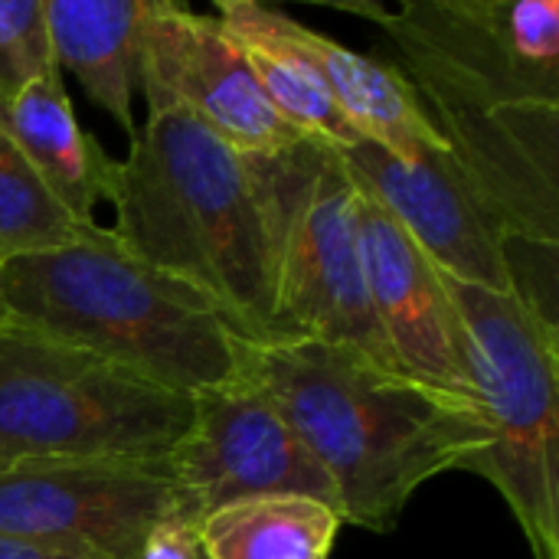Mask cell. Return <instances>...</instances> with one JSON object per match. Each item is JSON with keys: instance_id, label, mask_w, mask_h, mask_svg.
Masks as SVG:
<instances>
[{"instance_id": "cell-1", "label": "cell", "mask_w": 559, "mask_h": 559, "mask_svg": "<svg viewBox=\"0 0 559 559\" xmlns=\"http://www.w3.org/2000/svg\"><path fill=\"white\" fill-rule=\"evenodd\" d=\"M239 377L292 426L334 488L344 524L386 534L409 498L488 445L475 403L321 341L239 344Z\"/></svg>"}, {"instance_id": "cell-2", "label": "cell", "mask_w": 559, "mask_h": 559, "mask_svg": "<svg viewBox=\"0 0 559 559\" xmlns=\"http://www.w3.org/2000/svg\"><path fill=\"white\" fill-rule=\"evenodd\" d=\"M111 236L203 295L249 344L272 337L275 219L255 154L180 111H151L115 160Z\"/></svg>"}, {"instance_id": "cell-3", "label": "cell", "mask_w": 559, "mask_h": 559, "mask_svg": "<svg viewBox=\"0 0 559 559\" xmlns=\"http://www.w3.org/2000/svg\"><path fill=\"white\" fill-rule=\"evenodd\" d=\"M0 318L180 396L239 380L242 337L223 314L105 226L72 246L0 262Z\"/></svg>"}, {"instance_id": "cell-4", "label": "cell", "mask_w": 559, "mask_h": 559, "mask_svg": "<svg viewBox=\"0 0 559 559\" xmlns=\"http://www.w3.org/2000/svg\"><path fill=\"white\" fill-rule=\"evenodd\" d=\"M472 403L488 445L462 472L481 475L514 511L534 559H559V331L518 295L442 275Z\"/></svg>"}, {"instance_id": "cell-5", "label": "cell", "mask_w": 559, "mask_h": 559, "mask_svg": "<svg viewBox=\"0 0 559 559\" xmlns=\"http://www.w3.org/2000/svg\"><path fill=\"white\" fill-rule=\"evenodd\" d=\"M190 416V396L0 324V472L33 462L167 465Z\"/></svg>"}, {"instance_id": "cell-6", "label": "cell", "mask_w": 559, "mask_h": 559, "mask_svg": "<svg viewBox=\"0 0 559 559\" xmlns=\"http://www.w3.org/2000/svg\"><path fill=\"white\" fill-rule=\"evenodd\" d=\"M255 157L275 219V314L265 344H347L400 370L367 301L357 180L344 154L305 138Z\"/></svg>"}, {"instance_id": "cell-7", "label": "cell", "mask_w": 559, "mask_h": 559, "mask_svg": "<svg viewBox=\"0 0 559 559\" xmlns=\"http://www.w3.org/2000/svg\"><path fill=\"white\" fill-rule=\"evenodd\" d=\"M373 16L426 111L559 105L557 0H409Z\"/></svg>"}, {"instance_id": "cell-8", "label": "cell", "mask_w": 559, "mask_h": 559, "mask_svg": "<svg viewBox=\"0 0 559 559\" xmlns=\"http://www.w3.org/2000/svg\"><path fill=\"white\" fill-rule=\"evenodd\" d=\"M170 504L167 465L33 462L0 472V534L75 559H131Z\"/></svg>"}, {"instance_id": "cell-9", "label": "cell", "mask_w": 559, "mask_h": 559, "mask_svg": "<svg viewBox=\"0 0 559 559\" xmlns=\"http://www.w3.org/2000/svg\"><path fill=\"white\" fill-rule=\"evenodd\" d=\"M138 85L151 111H180L242 154H275L298 141L265 102L233 33L174 0H147Z\"/></svg>"}, {"instance_id": "cell-10", "label": "cell", "mask_w": 559, "mask_h": 559, "mask_svg": "<svg viewBox=\"0 0 559 559\" xmlns=\"http://www.w3.org/2000/svg\"><path fill=\"white\" fill-rule=\"evenodd\" d=\"M193 416L167 459L174 495L200 521L242 498L308 495L334 504V488L282 413L242 377L190 396Z\"/></svg>"}, {"instance_id": "cell-11", "label": "cell", "mask_w": 559, "mask_h": 559, "mask_svg": "<svg viewBox=\"0 0 559 559\" xmlns=\"http://www.w3.org/2000/svg\"><path fill=\"white\" fill-rule=\"evenodd\" d=\"M357 219L367 301L396 367L426 386L472 403L459 321L442 272L360 183Z\"/></svg>"}, {"instance_id": "cell-12", "label": "cell", "mask_w": 559, "mask_h": 559, "mask_svg": "<svg viewBox=\"0 0 559 559\" xmlns=\"http://www.w3.org/2000/svg\"><path fill=\"white\" fill-rule=\"evenodd\" d=\"M350 174L409 233L429 262L465 285L514 295L508 249L449 164V151L416 160L357 141L341 151Z\"/></svg>"}, {"instance_id": "cell-13", "label": "cell", "mask_w": 559, "mask_h": 559, "mask_svg": "<svg viewBox=\"0 0 559 559\" xmlns=\"http://www.w3.org/2000/svg\"><path fill=\"white\" fill-rule=\"evenodd\" d=\"M0 124L62 210L92 226L98 203L111 200L115 160L79 128L62 72L52 66L16 95L0 98Z\"/></svg>"}, {"instance_id": "cell-14", "label": "cell", "mask_w": 559, "mask_h": 559, "mask_svg": "<svg viewBox=\"0 0 559 559\" xmlns=\"http://www.w3.org/2000/svg\"><path fill=\"white\" fill-rule=\"evenodd\" d=\"M216 20L233 33L265 102L292 131L337 151L357 144L298 39V20L259 0H216Z\"/></svg>"}, {"instance_id": "cell-15", "label": "cell", "mask_w": 559, "mask_h": 559, "mask_svg": "<svg viewBox=\"0 0 559 559\" xmlns=\"http://www.w3.org/2000/svg\"><path fill=\"white\" fill-rule=\"evenodd\" d=\"M147 0H43L49 52L85 95L105 108L128 141L138 134L134 88L141 72V29Z\"/></svg>"}, {"instance_id": "cell-16", "label": "cell", "mask_w": 559, "mask_h": 559, "mask_svg": "<svg viewBox=\"0 0 559 559\" xmlns=\"http://www.w3.org/2000/svg\"><path fill=\"white\" fill-rule=\"evenodd\" d=\"M298 39L357 141L377 144L403 160L445 151L442 134L403 72L305 23H298Z\"/></svg>"}, {"instance_id": "cell-17", "label": "cell", "mask_w": 559, "mask_h": 559, "mask_svg": "<svg viewBox=\"0 0 559 559\" xmlns=\"http://www.w3.org/2000/svg\"><path fill=\"white\" fill-rule=\"evenodd\" d=\"M341 514L308 495H262L229 501L200 521L206 559H331Z\"/></svg>"}, {"instance_id": "cell-18", "label": "cell", "mask_w": 559, "mask_h": 559, "mask_svg": "<svg viewBox=\"0 0 559 559\" xmlns=\"http://www.w3.org/2000/svg\"><path fill=\"white\" fill-rule=\"evenodd\" d=\"M95 226L62 210L0 124V262L72 246Z\"/></svg>"}, {"instance_id": "cell-19", "label": "cell", "mask_w": 559, "mask_h": 559, "mask_svg": "<svg viewBox=\"0 0 559 559\" xmlns=\"http://www.w3.org/2000/svg\"><path fill=\"white\" fill-rule=\"evenodd\" d=\"M52 66L43 0H0V98Z\"/></svg>"}, {"instance_id": "cell-20", "label": "cell", "mask_w": 559, "mask_h": 559, "mask_svg": "<svg viewBox=\"0 0 559 559\" xmlns=\"http://www.w3.org/2000/svg\"><path fill=\"white\" fill-rule=\"evenodd\" d=\"M131 559H206L200 550V518L177 501L151 524Z\"/></svg>"}, {"instance_id": "cell-21", "label": "cell", "mask_w": 559, "mask_h": 559, "mask_svg": "<svg viewBox=\"0 0 559 559\" xmlns=\"http://www.w3.org/2000/svg\"><path fill=\"white\" fill-rule=\"evenodd\" d=\"M0 559H75L69 554H59L52 547L33 544V540H20V537H3L0 534Z\"/></svg>"}, {"instance_id": "cell-22", "label": "cell", "mask_w": 559, "mask_h": 559, "mask_svg": "<svg viewBox=\"0 0 559 559\" xmlns=\"http://www.w3.org/2000/svg\"><path fill=\"white\" fill-rule=\"evenodd\" d=\"M0 324H3V318H0Z\"/></svg>"}]
</instances>
